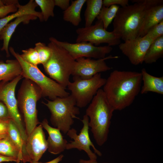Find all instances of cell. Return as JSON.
<instances>
[{"instance_id":"6da1fadb","label":"cell","mask_w":163,"mask_h":163,"mask_svg":"<svg viewBox=\"0 0 163 163\" xmlns=\"http://www.w3.org/2000/svg\"><path fill=\"white\" fill-rule=\"evenodd\" d=\"M141 72L114 70L110 73L102 89L114 110H121L130 105L140 92Z\"/></svg>"},{"instance_id":"7a4b0ae2","label":"cell","mask_w":163,"mask_h":163,"mask_svg":"<svg viewBox=\"0 0 163 163\" xmlns=\"http://www.w3.org/2000/svg\"><path fill=\"white\" fill-rule=\"evenodd\" d=\"M114 111L101 88L94 96L86 110L85 115L90 119L89 126L99 146L103 145L107 140Z\"/></svg>"},{"instance_id":"3957f363","label":"cell","mask_w":163,"mask_h":163,"mask_svg":"<svg viewBox=\"0 0 163 163\" xmlns=\"http://www.w3.org/2000/svg\"><path fill=\"white\" fill-rule=\"evenodd\" d=\"M134 4L120 7L113 22V32L124 41L138 37L150 0H133Z\"/></svg>"},{"instance_id":"277c9868","label":"cell","mask_w":163,"mask_h":163,"mask_svg":"<svg viewBox=\"0 0 163 163\" xmlns=\"http://www.w3.org/2000/svg\"><path fill=\"white\" fill-rule=\"evenodd\" d=\"M42 97L40 88L31 80L24 78L18 91L17 99L18 108L23 115L27 136L40 123L36 106Z\"/></svg>"},{"instance_id":"5b68a950","label":"cell","mask_w":163,"mask_h":163,"mask_svg":"<svg viewBox=\"0 0 163 163\" xmlns=\"http://www.w3.org/2000/svg\"><path fill=\"white\" fill-rule=\"evenodd\" d=\"M48 46L52 51L50 57L44 65L45 72L53 79L66 88L70 82L73 71L75 60L63 48L49 39Z\"/></svg>"},{"instance_id":"8992f818","label":"cell","mask_w":163,"mask_h":163,"mask_svg":"<svg viewBox=\"0 0 163 163\" xmlns=\"http://www.w3.org/2000/svg\"><path fill=\"white\" fill-rule=\"evenodd\" d=\"M9 50L20 63L23 78L29 79L36 84L41 90L42 97H47L53 100L57 97H66L70 94L66 91L65 88L45 75L37 66L24 61L12 47H10Z\"/></svg>"},{"instance_id":"52a82bcc","label":"cell","mask_w":163,"mask_h":163,"mask_svg":"<svg viewBox=\"0 0 163 163\" xmlns=\"http://www.w3.org/2000/svg\"><path fill=\"white\" fill-rule=\"evenodd\" d=\"M46 100V103L42 102L50 112L51 124L64 134H66L74 123L73 119H80L76 116L79 114L80 111L75 99L70 94L66 97H57L53 100Z\"/></svg>"},{"instance_id":"ba28073f","label":"cell","mask_w":163,"mask_h":163,"mask_svg":"<svg viewBox=\"0 0 163 163\" xmlns=\"http://www.w3.org/2000/svg\"><path fill=\"white\" fill-rule=\"evenodd\" d=\"M73 81L70 82L67 87L70 94L75 99L78 108L86 107L90 103L98 90L105 84L106 79L98 73L89 79H83L73 77Z\"/></svg>"},{"instance_id":"9c48e42d","label":"cell","mask_w":163,"mask_h":163,"mask_svg":"<svg viewBox=\"0 0 163 163\" xmlns=\"http://www.w3.org/2000/svg\"><path fill=\"white\" fill-rule=\"evenodd\" d=\"M23 78L19 75L12 80L0 83V100L6 105L8 110L11 120L18 129L23 141L25 143L27 135L19 110L15 90L19 81Z\"/></svg>"},{"instance_id":"30bf717a","label":"cell","mask_w":163,"mask_h":163,"mask_svg":"<svg viewBox=\"0 0 163 163\" xmlns=\"http://www.w3.org/2000/svg\"><path fill=\"white\" fill-rule=\"evenodd\" d=\"M76 31L77 34L76 42H88L97 46L106 43L111 46L121 43V39L112 31L109 32L105 29L100 20H97L94 25L79 28Z\"/></svg>"},{"instance_id":"8fae6325","label":"cell","mask_w":163,"mask_h":163,"mask_svg":"<svg viewBox=\"0 0 163 163\" xmlns=\"http://www.w3.org/2000/svg\"><path fill=\"white\" fill-rule=\"evenodd\" d=\"M49 39L65 49L75 60L81 57L95 59L104 58L113 50L111 46L108 45L98 46L88 42L71 43L59 41L53 37Z\"/></svg>"},{"instance_id":"7c38bea8","label":"cell","mask_w":163,"mask_h":163,"mask_svg":"<svg viewBox=\"0 0 163 163\" xmlns=\"http://www.w3.org/2000/svg\"><path fill=\"white\" fill-rule=\"evenodd\" d=\"M81 120L83 123V126L78 135L74 128H71L67 133V135L73 141H70V142L67 144L66 149H77L79 151L83 150L87 153L89 159L97 160L96 154L101 156L102 154L96 148L90 138L89 118L85 115Z\"/></svg>"},{"instance_id":"4fadbf2b","label":"cell","mask_w":163,"mask_h":163,"mask_svg":"<svg viewBox=\"0 0 163 163\" xmlns=\"http://www.w3.org/2000/svg\"><path fill=\"white\" fill-rule=\"evenodd\" d=\"M43 128L40 124L27 136L22 152L23 163L38 161L47 149L46 139Z\"/></svg>"},{"instance_id":"5bb4252c","label":"cell","mask_w":163,"mask_h":163,"mask_svg":"<svg viewBox=\"0 0 163 163\" xmlns=\"http://www.w3.org/2000/svg\"><path fill=\"white\" fill-rule=\"evenodd\" d=\"M118 58L117 56H109L98 59L85 57L78 58L75 60V66L72 75L83 79H90L98 73L111 69L106 63V60Z\"/></svg>"},{"instance_id":"9a60e30c","label":"cell","mask_w":163,"mask_h":163,"mask_svg":"<svg viewBox=\"0 0 163 163\" xmlns=\"http://www.w3.org/2000/svg\"><path fill=\"white\" fill-rule=\"evenodd\" d=\"M154 40L146 35L142 37L126 40L120 43L118 46L122 53L131 63L138 65L143 62L148 49Z\"/></svg>"},{"instance_id":"2e32d148","label":"cell","mask_w":163,"mask_h":163,"mask_svg":"<svg viewBox=\"0 0 163 163\" xmlns=\"http://www.w3.org/2000/svg\"><path fill=\"white\" fill-rule=\"evenodd\" d=\"M163 21V1L150 0L144 14L138 37L145 36L154 26Z\"/></svg>"},{"instance_id":"e0dca14e","label":"cell","mask_w":163,"mask_h":163,"mask_svg":"<svg viewBox=\"0 0 163 163\" xmlns=\"http://www.w3.org/2000/svg\"><path fill=\"white\" fill-rule=\"evenodd\" d=\"M40 124L46 131L49 135L46 141L47 149L49 152L57 155L66 149L68 142L66 139H64L59 129L50 126L46 119H44Z\"/></svg>"},{"instance_id":"ac0fdd59","label":"cell","mask_w":163,"mask_h":163,"mask_svg":"<svg viewBox=\"0 0 163 163\" xmlns=\"http://www.w3.org/2000/svg\"><path fill=\"white\" fill-rule=\"evenodd\" d=\"M37 18L33 15H26L17 18L13 21L8 24L0 32V39L3 40L1 50L5 52L7 57L10 56L8 46L12 36L18 26L21 23H28L30 20H34Z\"/></svg>"},{"instance_id":"d6986e66","label":"cell","mask_w":163,"mask_h":163,"mask_svg":"<svg viewBox=\"0 0 163 163\" xmlns=\"http://www.w3.org/2000/svg\"><path fill=\"white\" fill-rule=\"evenodd\" d=\"M37 6L35 1L33 0H30L24 5H21L19 4L18 10L17 11L0 19V32L2 29L11 21L23 15H34L38 18L40 21H43L41 12L37 11L35 10Z\"/></svg>"},{"instance_id":"ffe728a7","label":"cell","mask_w":163,"mask_h":163,"mask_svg":"<svg viewBox=\"0 0 163 163\" xmlns=\"http://www.w3.org/2000/svg\"><path fill=\"white\" fill-rule=\"evenodd\" d=\"M141 73L143 83L140 91L141 94L151 92L163 94V76L157 77L152 75L145 68L142 69Z\"/></svg>"},{"instance_id":"44dd1931","label":"cell","mask_w":163,"mask_h":163,"mask_svg":"<svg viewBox=\"0 0 163 163\" xmlns=\"http://www.w3.org/2000/svg\"><path fill=\"white\" fill-rule=\"evenodd\" d=\"M21 66L16 59L6 60L0 62V83L11 81L16 77L22 75Z\"/></svg>"},{"instance_id":"7402d4cb","label":"cell","mask_w":163,"mask_h":163,"mask_svg":"<svg viewBox=\"0 0 163 163\" xmlns=\"http://www.w3.org/2000/svg\"><path fill=\"white\" fill-rule=\"evenodd\" d=\"M86 0H76L71 1L69 7L63 12V19L73 25L78 26L82 21L81 13Z\"/></svg>"},{"instance_id":"603a6c76","label":"cell","mask_w":163,"mask_h":163,"mask_svg":"<svg viewBox=\"0 0 163 163\" xmlns=\"http://www.w3.org/2000/svg\"><path fill=\"white\" fill-rule=\"evenodd\" d=\"M163 56V36L155 40L151 44L145 55L143 62L151 64Z\"/></svg>"},{"instance_id":"cb8c5ba5","label":"cell","mask_w":163,"mask_h":163,"mask_svg":"<svg viewBox=\"0 0 163 163\" xmlns=\"http://www.w3.org/2000/svg\"><path fill=\"white\" fill-rule=\"evenodd\" d=\"M86 7L84 16L85 27L92 25L96 18L98 15L103 6L102 0H86Z\"/></svg>"},{"instance_id":"d4e9b609","label":"cell","mask_w":163,"mask_h":163,"mask_svg":"<svg viewBox=\"0 0 163 163\" xmlns=\"http://www.w3.org/2000/svg\"><path fill=\"white\" fill-rule=\"evenodd\" d=\"M0 154L16 158L19 163L22 160L20 151L8 136L0 141Z\"/></svg>"},{"instance_id":"484cf974","label":"cell","mask_w":163,"mask_h":163,"mask_svg":"<svg viewBox=\"0 0 163 163\" xmlns=\"http://www.w3.org/2000/svg\"><path fill=\"white\" fill-rule=\"evenodd\" d=\"M120 7L117 5H112L108 7L103 6L97 18V20L102 22L105 29H107L115 18Z\"/></svg>"},{"instance_id":"4316f807","label":"cell","mask_w":163,"mask_h":163,"mask_svg":"<svg viewBox=\"0 0 163 163\" xmlns=\"http://www.w3.org/2000/svg\"><path fill=\"white\" fill-rule=\"evenodd\" d=\"M40 8L43 21H47L50 17L54 16L53 10L55 6L54 0H35Z\"/></svg>"},{"instance_id":"83f0119b","label":"cell","mask_w":163,"mask_h":163,"mask_svg":"<svg viewBox=\"0 0 163 163\" xmlns=\"http://www.w3.org/2000/svg\"><path fill=\"white\" fill-rule=\"evenodd\" d=\"M8 136L18 149L22 157L23 141L20 132L15 124L11 120L9 125Z\"/></svg>"},{"instance_id":"f1b7e54d","label":"cell","mask_w":163,"mask_h":163,"mask_svg":"<svg viewBox=\"0 0 163 163\" xmlns=\"http://www.w3.org/2000/svg\"><path fill=\"white\" fill-rule=\"evenodd\" d=\"M34 48L38 53L40 64L43 65L50 57L52 53L50 48L45 43L39 42L35 44Z\"/></svg>"},{"instance_id":"f546056e","label":"cell","mask_w":163,"mask_h":163,"mask_svg":"<svg viewBox=\"0 0 163 163\" xmlns=\"http://www.w3.org/2000/svg\"><path fill=\"white\" fill-rule=\"evenodd\" d=\"M22 52V54L20 55L24 61L36 66L40 64L38 53L34 48L23 50Z\"/></svg>"},{"instance_id":"4dcf8cb0","label":"cell","mask_w":163,"mask_h":163,"mask_svg":"<svg viewBox=\"0 0 163 163\" xmlns=\"http://www.w3.org/2000/svg\"><path fill=\"white\" fill-rule=\"evenodd\" d=\"M145 35L154 40L163 36V21L150 29Z\"/></svg>"},{"instance_id":"1f68e13d","label":"cell","mask_w":163,"mask_h":163,"mask_svg":"<svg viewBox=\"0 0 163 163\" xmlns=\"http://www.w3.org/2000/svg\"><path fill=\"white\" fill-rule=\"evenodd\" d=\"M18 2L12 4L5 5L0 7V18H2L7 16L10 13H14L18 10Z\"/></svg>"},{"instance_id":"d6a6232c","label":"cell","mask_w":163,"mask_h":163,"mask_svg":"<svg viewBox=\"0 0 163 163\" xmlns=\"http://www.w3.org/2000/svg\"><path fill=\"white\" fill-rule=\"evenodd\" d=\"M11 120L0 119V141L8 136L9 125Z\"/></svg>"},{"instance_id":"836d02e7","label":"cell","mask_w":163,"mask_h":163,"mask_svg":"<svg viewBox=\"0 0 163 163\" xmlns=\"http://www.w3.org/2000/svg\"><path fill=\"white\" fill-rule=\"evenodd\" d=\"M128 0H102L103 6L109 7L112 5H120L121 7H125L129 5Z\"/></svg>"},{"instance_id":"e575fe53","label":"cell","mask_w":163,"mask_h":163,"mask_svg":"<svg viewBox=\"0 0 163 163\" xmlns=\"http://www.w3.org/2000/svg\"><path fill=\"white\" fill-rule=\"evenodd\" d=\"M0 119L11 120L7 107L4 103L0 100Z\"/></svg>"},{"instance_id":"d590c367","label":"cell","mask_w":163,"mask_h":163,"mask_svg":"<svg viewBox=\"0 0 163 163\" xmlns=\"http://www.w3.org/2000/svg\"><path fill=\"white\" fill-rule=\"evenodd\" d=\"M69 0H54L55 5L65 10L70 5Z\"/></svg>"},{"instance_id":"8d00e7d4","label":"cell","mask_w":163,"mask_h":163,"mask_svg":"<svg viewBox=\"0 0 163 163\" xmlns=\"http://www.w3.org/2000/svg\"><path fill=\"white\" fill-rule=\"evenodd\" d=\"M14 161L19 163L18 160L15 158L7 156L0 154V163L3 162Z\"/></svg>"},{"instance_id":"74e56055","label":"cell","mask_w":163,"mask_h":163,"mask_svg":"<svg viewBox=\"0 0 163 163\" xmlns=\"http://www.w3.org/2000/svg\"><path fill=\"white\" fill-rule=\"evenodd\" d=\"M63 157V155L61 154L53 159L47 162H39V161H32L30 162V163H59L62 160Z\"/></svg>"},{"instance_id":"f35d334b","label":"cell","mask_w":163,"mask_h":163,"mask_svg":"<svg viewBox=\"0 0 163 163\" xmlns=\"http://www.w3.org/2000/svg\"><path fill=\"white\" fill-rule=\"evenodd\" d=\"M79 163H98L97 160H85L83 159H80L79 160ZM102 163H109L108 162H104Z\"/></svg>"},{"instance_id":"ab89813d","label":"cell","mask_w":163,"mask_h":163,"mask_svg":"<svg viewBox=\"0 0 163 163\" xmlns=\"http://www.w3.org/2000/svg\"><path fill=\"white\" fill-rule=\"evenodd\" d=\"M5 5L4 1H2L0 0V7H2Z\"/></svg>"},{"instance_id":"60d3db41","label":"cell","mask_w":163,"mask_h":163,"mask_svg":"<svg viewBox=\"0 0 163 163\" xmlns=\"http://www.w3.org/2000/svg\"></svg>"}]
</instances>
